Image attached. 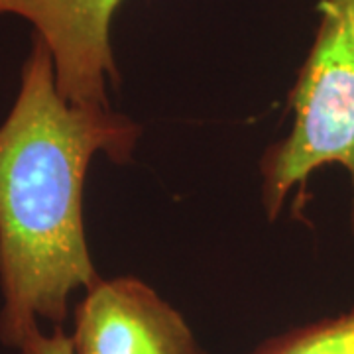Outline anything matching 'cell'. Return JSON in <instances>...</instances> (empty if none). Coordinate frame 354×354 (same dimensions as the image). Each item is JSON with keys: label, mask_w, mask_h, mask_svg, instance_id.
Returning <instances> with one entry per match:
<instances>
[{"label": "cell", "mask_w": 354, "mask_h": 354, "mask_svg": "<svg viewBox=\"0 0 354 354\" xmlns=\"http://www.w3.org/2000/svg\"><path fill=\"white\" fill-rule=\"evenodd\" d=\"M142 128L111 106L62 97L48 46L34 36L0 124V342L18 348L39 319L64 327L69 299L101 276L88 252L83 189L104 153L124 165Z\"/></svg>", "instance_id": "6da1fadb"}, {"label": "cell", "mask_w": 354, "mask_h": 354, "mask_svg": "<svg viewBox=\"0 0 354 354\" xmlns=\"http://www.w3.org/2000/svg\"><path fill=\"white\" fill-rule=\"evenodd\" d=\"M313 46L290 93L293 127L260 158L262 205L276 221L295 187L325 165H342L353 181L354 232V0H321Z\"/></svg>", "instance_id": "7a4b0ae2"}, {"label": "cell", "mask_w": 354, "mask_h": 354, "mask_svg": "<svg viewBox=\"0 0 354 354\" xmlns=\"http://www.w3.org/2000/svg\"><path fill=\"white\" fill-rule=\"evenodd\" d=\"M69 337L75 354H209L176 307L132 276L91 286Z\"/></svg>", "instance_id": "3957f363"}, {"label": "cell", "mask_w": 354, "mask_h": 354, "mask_svg": "<svg viewBox=\"0 0 354 354\" xmlns=\"http://www.w3.org/2000/svg\"><path fill=\"white\" fill-rule=\"evenodd\" d=\"M122 0H0V14L24 18L51 53L62 97L79 106H111L118 87L111 24Z\"/></svg>", "instance_id": "277c9868"}, {"label": "cell", "mask_w": 354, "mask_h": 354, "mask_svg": "<svg viewBox=\"0 0 354 354\" xmlns=\"http://www.w3.org/2000/svg\"><path fill=\"white\" fill-rule=\"evenodd\" d=\"M246 354H354V307L268 337Z\"/></svg>", "instance_id": "5b68a950"}, {"label": "cell", "mask_w": 354, "mask_h": 354, "mask_svg": "<svg viewBox=\"0 0 354 354\" xmlns=\"http://www.w3.org/2000/svg\"><path fill=\"white\" fill-rule=\"evenodd\" d=\"M20 354H75L71 337L65 333L64 327H53L51 333H44L38 327L26 335L22 344L18 346Z\"/></svg>", "instance_id": "8992f818"}]
</instances>
